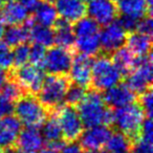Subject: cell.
<instances>
[{
    "instance_id": "7bdbcfd3",
    "label": "cell",
    "mask_w": 153,
    "mask_h": 153,
    "mask_svg": "<svg viewBox=\"0 0 153 153\" xmlns=\"http://www.w3.org/2000/svg\"><path fill=\"white\" fill-rule=\"evenodd\" d=\"M2 5H3V0H0V10H1Z\"/></svg>"
},
{
    "instance_id": "d590c367",
    "label": "cell",
    "mask_w": 153,
    "mask_h": 153,
    "mask_svg": "<svg viewBox=\"0 0 153 153\" xmlns=\"http://www.w3.org/2000/svg\"><path fill=\"white\" fill-rule=\"evenodd\" d=\"M152 30H153V22H152L151 15H146L142 19H140L137 27H136V32H140L142 34L151 36L152 35Z\"/></svg>"
},
{
    "instance_id": "7c38bea8",
    "label": "cell",
    "mask_w": 153,
    "mask_h": 153,
    "mask_svg": "<svg viewBox=\"0 0 153 153\" xmlns=\"http://www.w3.org/2000/svg\"><path fill=\"white\" fill-rule=\"evenodd\" d=\"M94 57L83 55V53H74L72 58V63L68 71L71 83L80 85L82 87L90 88L91 83V66Z\"/></svg>"
},
{
    "instance_id": "6da1fadb",
    "label": "cell",
    "mask_w": 153,
    "mask_h": 153,
    "mask_svg": "<svg viewBox=\"0 0 153 153\" xmlns=\"http://www.w3.org/2000/svg\"><path fill=\"white\" fill-rule=\"evenodd\" d=\"M76 107L84 127L89 128L98 125L112 127L113 110L105 104L103 94L99 90L88 88L83 100Z\"/></svg>"
},
{
    "instance_id": "4316f807",
    "label": "cell",
    "mask_w": 153,
    "mask_h": 153,
    "mask_svg": "<svg viewBox=\"0 0 153 153\" xmlns=\"http://www.w3.org/2000/svg\"><path fill=\"white\" fill-rule=\"evenodd\" d=\"M3 39L10 47H15L23 43H27V41L30 40V36H28V25L26 21L22 24L10 25V27L4 30Z\"/></svg>"
},
{
    "instance_id": "ee69618b",
    "label": "cell",
    "mask_w": 153,
    "mask_h": 153,
    "mask_svg": "<svg viewBox=\"0 0 153 153\" xmlns=\"http://www.w3.org/2000/svg\"><path fill=\"white\" fill-rule=\"evenodd\" d=\"M2 150H3V149L1 148V147H0V153H2Z\"/></svg>"
},
{
    "instance_id": "d6986e66",
    "label": "cell",
    "mask_w": 153,
    "mask_h": 153,
    "mask_svg": "<svg viewBox=\"0 0 153 153\" xmlns=\"http://www.w3.org/2000/svg\"><path fill=\"white\" fill-rule=\"evenodd\" d=\"M22 123L16 115L9 114L0 119V147L2 149L15 147Z\"/></svg>"
},
{
    "instance_id": "ab89813d",
    "label": "cell",
    "mask_w": 153,
    "mask_h": 153,
    "mask_svg": "<svg viewBox=\"0 0 153 153\" xmlns=\"http://www.w3.org/2000/svg\"><path fill=\"white\" fill-rule=\"evenodd\" d=\"M9 79V74H7V71L2 68H0V90L2 89L3 85L5 84V82Z\"/></svg>"
},
{
    "instance_id": "7402d4cb",
    "label": "cell",
    "mask_w": 153,
    "mask_h": 153,
    "mask_svg": "<svg viewBox=\"0 0 153 153\" xmlns=\"http://www.w3.org/2000/svg\"><path fill=\"white\" fill-rule=\"evenodd\" d=\"M33 20L41 25L53 27L58 19V13L51 0H40L33 10Z\"/></svg>"
},
{
    "instance_id": "4fadbf2b",
    "label": "cell",
    "mask_w": 153,
    "mask_h": 153,
    "mask_svg": "<svg viewBox=\"0 0 153 153\" xmlns=\"http://www.w3.org/2000/svg\"><path fill=\"white\" fill-rule=\"evenodd\" d=\"M86 10L89 18L103 26L114 21L120 15L117 5L111 0H88Z\"/></svg>"
},
{
    "instance_id": "f1b7e54d",
    "label": "cell",
    "mask_w": 153,
    "mask_h": 153,
    "mask_svg": "<svg viewBox=\"0 0 153 153\" xmlns=\"http://www.w3.org/2000/svg\"><path fill=\"white\" fill-rule=\"evenodd\" d=\"M87 89L80 85L71 83L70 86L68 87L67 92L65 96V101L64 102L67 105H71V106L76 107V105L79 104L82 100H83L84 96H85Z\"/></svg>"
},
{
    "instance_id": "9a60e30c",
    "label": "cell",
    "mask_w": 153,
    "mask_h": 153,
    "mask_svg": "<svg viewBox=\"0 0 153 153\" xmlns=\"http://www.w3.org/2000/svg\"><path fill=\"white\" fill-rule=\"evenodd\" d=\"M42 137L46 143L47 148L53 149V150L61 151L64 145L66 144L62 137L61 128L58 121L57 112L56 110H51L48 117L42 124Z\"/></svg>"
},
{
    "instance_id": "836d02e7",
    "label": "cell",
    "mask_w": 153,
    "mask_h": 153,
    "mask_svg": "<svg viewBox=\"0 0 153 153\" xmlns=\"http://www.w3.org/2000/svg\"><path fill=\"white\" fill-rule=\"evenodd\" d=\"M45 53H46V48H45V46L37 44V43H34L32 46H30V57H28V61H30L32 64H35V65H38L42 67Z\"/></svg>"
},
{
    "instance_id": "2e32d148",
    "label": "cell",
    "mask_w": 153,
    "mask_h": 153,
    "mask_svg": "<svg viewBox=\"0 0 153 153\" xmlns=\"http://www.w3.org/2000/svg\"><path fill=\"white\" fill-rule=\"evenodd\" d=\"M60 18L74 23L87 15L86 2L83 0H51Z\"/></svg>"
},
{
    "instance_id": "5b68a950",
    "label": "cell",
    "mask_w": 153,
    "mask_h": 153,
    "mask_svg": "<svg viewBox=\"0 0 153 153\" xmlns=\"http://www.w3.org/2000/svg\"><path fill=\"white\" fill-rule=\"evenodd\" d=\"M14 112L22 125L26 127L40 128L51 111L45 108L37 96L24 94L15 102Z\"/></svg>"
},
{
    "instance_id": "d6a6232c",
    "label": "cell",
    "mask_w": 153,
    "mask_h": 153,
    "mask_svg": "<svg viewBox=\"0 0 153 153\" xmlns=\"http://www.w3.org/2000/svg\"><path fill=\"white\" fill-rule=\"evenodd\" d=\"M138 104L142 107L145 115L147 117H152L153 112V97H152V88H149L146 91L138 94Z\"/></svg>"
},
{
    "instance_id": "ac0fdd59",
    "label": "cell",
    "mask_w": 153,
    "mask_h": 153,
    "mask_svg": "<svg viewBox=\"0 0 153 153\" xmlns=\"http://www.w3.org/2000/svg\"><path fill=\"white\" fill-rule=\"evenodd\" d=\"M44 145L39 128L26 127L21 130L16 142L17 153H39Z\"/></svg>"
},
{
    "instance_id": "5bb4252c",
    "label": "cell",
    "mask_w": 153,
    "mask_h": 153,
    "mask_svg": "<svg viewBox=\"0 0 153 153\" xmlns=\"http://www.w3.org/2000/svg\"><path fill=\"white\" fill-rule=\"evenodd\" d=\"M112 133V128L106 125L89 127L82 132L80 136V146L83 150H99L103 149Z\"/></svg>"
},
{
    "instance_id": "ffe728a7",
    "label": "cell",
    "mask_w": 153,
    "mask_h": 153,
    "mask_svg": "<svg viewBox=\"0 0 153 153\" xmlns=\"http://www.w3.org/2000/svg\"><path fill=\"white\" fill-rule=\"evenodd\" d=\"M28 10L18 0H5L0 10V18L4 24L17 25L22 24L28 19Z\"/></svg>"
},
{
    "instance_id": "4dcf8cb0",
    "label": "cell",
    "mask_w": 153,
    "mask_h": 153,
    "mask_svg": "<svg viewBox=\"0 0 153 153\" xmlns=\"http://www.w3.org/2000/svg\"><path fill=\"white\" fill-rule=\"evenodd\" d=\"M0 68L7 71L13 68V49L4 41H0Z\"/></svg>"
},
{
    "instance_id": "f35d334b",
    "label": "cell",
    "mask_w": 153,
    "mask_h": 153,
    "mask_svg": "<svg viewBox=\"0 0 153 153\" xmlns=\"http://www.w3.org/2000/svg\"><path fill=\"white\" fill-rule=\"evenodd\" d=\"M18 1L27 10H34L39 0H18Z\"/></svg>"
},
{
    "instance_id": "8fae6325",
    "label": "cell",
    "mask_w": 153,
    "mask_h": 153,
    "mask_svg": "<svg viewBox=\"0 0 153 153\" xmlns=\"http://www.w3.org/2000/svg\"><path fill=\"white\" fill-rule=\"evenodd\" d=\"M128 33L120 24L117 19L104 25L100 30L101 51L107 55H111L120 47L126 45Z\"/></svg>"
},
{
    "instance_id": "52a82bcc",
    "label": "cell",
    "mask_w": 153,
    "mask_h": 153,
    "mask_svg": "<svg viewBox=\"0 0 153 153\" xmlns=\"http://www.w3.org/2000/svg\"><path fill=\"white\" fill-rule=\"evenodd\" d=\"M7 74L21 87L24 94L34 96H37L45 78L44 69L32 63L12 68L7 71Z\"/></svg>"
},
{
    "instance_id": "8992f818",
    "label": "cell",
    "mask_w": 153,
    "mask_h": 153,
    "mask_svg": "<svg viewBox=\"0 0 153 153\" xmlns=\"http://www.w3.org/2000/svg\"><path fill=\"white\" fill-rule=\"evenodd\" d=\"M145 115L138 103L133 102L113 110V125L119 131L128 136L132 143L138 138Z\"/></svg>"
},
{
    "instance_id": "ba28073f",
    "label": "cell",
    "mask_w": 153,
    "mask_h": 153,
    "mask_svg": "<svg viewBox=\"0 0 153 153\" xmlns=\"http://www.w3.org/2000/svg\"><path fill=\"white\" fill-rule=\"evenodd\" d=\"M152 74V55L149 53L135 58L133 69L124 78L125 84L135 94H140L151 88Z\"/></svg>"
},
{
    "instance_id": "83f0119b",
    "label": "cell",
    "mask_w": 153,
    "mask_h": 153,
    "mask_svg": "<svg viewBox=\"0 0 153 153\" xmlns=\"http://www.w3.org/2000/svg\"><path fill=\"white\" fill-rule=\"evenodd\" d=\"M132 140L123 132L117 131L111 133L108 142L105 145L108 153H130Z\"/></svg>"
},
{
    "instance_id": "7dc6e473",
    "label": "cell",
    "mask_w": 153,
    "mask_h": 153,
    "mask_svg": "<svg viewBox=\"0 0 153 153\" xmlns=\"http://www.w3.org/2000/svg\"><path fill=\"white\" fill-rule=\"evenodd\" d=\"M3 1H4V0H3Z\"/></svg>"
},
{
    "instance_id": "9c48e42d",
    "label": "cell",
    "mask_w": 153,
    "mask_h": 153,
    "mask_svg": "<svg viewBox=\"0 0 153 153\" xmlns=\"http://www.w3.org/2000/svg\"><path fill=\"white\" fill-rule=\"evenodd\" d=\"M56 112L64 142H76L81 136L82 132L84 131V125L76 108L74 106L66 104L56 109Z\"/></svg>"
},
{
    "instance_id": "60d3db41",
    "label": "cell",
    "mask_w": 153,
    "mask_h": 153,
    "mask_svg": "<svg viewBox=\"0 0 153 153\" xmlns=\"http://www.w3.org/2000/svg\"><path fill=\"white\" fill-rule=\"evenodd\" d=\"M4 30H5V24L3 23V21L1 20L0 18V40L3 38V34H4Z\"/></svg>"
},
{
    "instance_id": "bcb514c9",
    "label": "cell",
    "mask_w": 153,
    "mask_h": 153,
    "mask_svg": "<svg viewBox=\"0 0 153 153\" xmlns=\"http://www.w3.org/2000/svg\"><path fill=\"white\" fill-rule=\"evenodd\" d=\"M83 1H84V2H87V1H88V0H83Z\"/></svg>"
},
{
    "instance_id": "1f68e13d",
    "label": "cell",
    "mask_w": 153,
    "mask_h": 153,
    "mask_svg": "<svg viewBox=\"0 0 153 153\" xmlns=\"http://www.w3.org/2000/svg\"><path fill=\"white\" fill-rule=\"evenodd\" d=\"M153 137L140 135L136 138L131 146L130 153H153Z\"/></svg>"
},
{
    "instance_id": "74e56055",
    "label": "cell",
    "mask_w": 153,
    "mask_h": 153,
    "mask_svg": "<svg viewBox=\"0 0 153 153\" xmlns=\"http://www.w3.org/2000/svg\"><path fill=\"white\" fill-rule=\"evenodd\" d=\"M61 151H62V153H84L83 149L81 148L80 144H78V143H76V142L66 143Z\"/></svg>"
},
{
    "instance_id": "603a6c76",
    "label": "cell",
    "mask_w": 153,
    "mask_h": 153,
    "mask_svg": "<svg viewBox=\"0 0 153 153\" xmlns=\"http://www.w3.org/2000/svg\"><path fill=\"white\" fill-rule=\"evenodd\" d=\"M26 23L28 25V36H30V41L37 43V44L43 45L45 47H51L53 46V44H55L53 27H48V26L37 23L33 20L30 16L26 20Z\"/></svg>"
},
{
    "instance_id": "7a4b0ae2",
    "label": "cell",
    "mask_w": 153,
    "mask_h": 153,
    "mask_svg": "<svg viewBox=\"0 0 153 153\" xmlns=\"http://www.w3.org/2000/svg\"><path fill=\"white\" fill-rule=\"evenodd\" d=\"M122 79L123 76L113 63L110 55L100 53L94 57L91 66L90 88L102 92L121 83Z\"/></svg>"
},
{
    "instance_id": "8d00e7d4",
    "label": "cell",
    "mask_w": 153,
    "mask_h": 153,
    "mask_svg": "<svg viewBox=\"0 0 153 153\" xmlns=\"http://www.w3.org/2000/svg\"><path fill=\"white\" fill-rule=\"evenodd\" d=\"M15 103L0 94V119L5 115L13 114Z\"/></svg>"
},
{
    "instance_id": "cb8c5ba5",
    "label": "cell",
    "mask_w": 153,
    "mask_h": 153,
    "mask_svg": "<svg viewBox=\"0 0 153 153\" xmlns=\"http://www.w3.org/2000/svg\"><path fill=\"white\" fill-rule=\"evenodd\" d=\"M117 10L121 15L142 19L146 15L152 16V7L148 5L147 0H119Z\"/></svg>"
},
{
    "instance_id": "f546056e",
    "label": "cell",
    "mask_w": 153,
    "mask_h": 153,
    "mask_svg": "<svg viewBox=\"0 0 153 153\" xmlns=\"http://www.w3.org/2000/svg\"><path fill=\"white\" fill-rule=\"evenodd\" d=\"M13 68L27 63L30 57V46L26 43L13 47Z\"/></svg>"
},
{
    "instance_id": "d4e9b609",
    "label": "cell",
    "mask_w": 153,
    "mask_h": 153,
    "mask_svg": "<svg viewBox=\"0 0 153 153\" xmlns=\"http://www.w3.org/2000/svg\"><path fill=\"white\" fill-rule=\"evenodd\" d=\"M151 45H152L151 36L142 34L136 30L127 35L126 46L136 57L148 55L149 53H151Z\"/></svg>"
},
{
    "instance_id": "f6af8a7d",
    "label": "cell",
    "mask_w": 153,
    "mask_h": 153,
    "mask_svg": "<svg viewBox=\"0 0 153 153\" xmlns=\"http://www.w3.org/2000/svg\"><path fill=\"white\" fill-rule=\"evenodd\" d=\"M111 1H113V2H117V1H119V0H111Z\"/></svg>"
},
{
    "instance_id": "30bf717a",
    "label": "cell",
    "mask_w": 153,
    "mask_h": 153,
    "mask_svg": "<svg viewBox=\"0 0 153 153\" xmlns=\"http://www.w3.org/2000/svg\"><path fill=\"white\" fill-rule=\"evenodd\" d=\"M74 53L61 46H51L45 53L43 69L51 74H68Z\"/></svg>"
},
{
    "instance_id": "e575fe53",
    "label": "cell",
    "mask_w": 153,
    "mask_h": 153,
    "mask_svg": "<svg viewBox=\"0 0 153 153\" xmlns=\"http://www.w3.org/2000/svg\"><path fill=\"white\" fill-rule=\"evenodd\" d=\"M117 21H119L120 24L123 26L124 30H125L126 32L129 34V33L135 32V30H136V27H137V24H138L140 19L130 17V16L121 15L119 18H117Z\"/></svg>"
},
{
    "instance_id": "44dd1931",
    "label": "cell",
    "mask_w": 153,
    "mask_h": 153,
    "mask_svg": "<svg viewBox=\"0 0 153 153\" xmlns=\"http://www.w3.org/2000/svg\"><path fill=\"white\" fill-rule=\"evenodd\" d=\"M71 24L62 18H58L53 25V41L57 46L76 51V38Z\"/></svg>"
},
{
    "instance_id": "b9f144b4",
    "label": "cell",
    "mask_w": 153,
    "mask_h": 153,
    "mask_svg": "<svg viewBox=\"0 0 153 153\" xmlns=\"http://www.w3.org/2000/svg\"><path fill=\"white\" fill-rule=\"evenodd\" d=\"M86 153H108L107 151H103L102 149H99V150H88L86 151Z\"/></svg>"
},
{
    "instance_id": "e0dca14e",
    "label": "cell",
    "mask_w": 153,
    "mask_h": 153,
    "mask_svg": "<svg viewBox=\"0 0 153 153\" xmlns=\"http://www.w3.org/2000/svg\"><path fill=\"white\" fill-rule=\"evenodd\" d=\"M103 99L109 108L115 109L135 102L136 94L125 83H119L105 90Z\"/></svg>"
},
{
    "instance_id": "484cf974",
    "label": "cell",
    "mask_w": 153,
    "mask_h": 153,
    "mask_svg": "<svg viewBox=\"0 0 153 153\" xmlns=\"http://www.w3.org/2000/svg\"><path fill=\"white\" fill-rule=\"evenodd\" d=\"M113 63L117 67V69L121 71L123 78H125L134 67L135 62V56L132 53V51L128 48L126 45L120 47L119 49L110 55Z\"/></svg>"
},
{
    "instance_id": "277c9868",
    "label": "cell",
    "mask_w": 153,
    "mask_h": 153,
    "mask_svg": "<svg viewBox=\"0 0 153 153\" xmlns=\"http://www.w3.org/2000/svg\"><path fill=\"white\" fill-rule=\"evenodd\" d=\"M76 38V51L80 53L96 57L101 53L100 25L89 17H83L72 26Z\"/></svg>"
},
{
    "instance_id": "3957f363",
    "label": "cell",
    "mask_w": 153,
    "mask_h": 153,
    "mask_svg": "<svg viewBox=\"0 0 153 153\" xmlns=\"http://www.w3.org/2000/svg\"><path fill=\"white\" fill-rule=\"evenodd\" d=\"M71 84L68 74H51L45 76L37 94L38 100L47 110H56L63 105L68 87Z\"/></svg>"
}]
</instances>
